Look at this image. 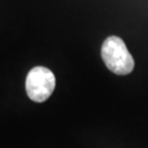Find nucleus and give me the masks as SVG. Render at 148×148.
Segmentation results:
<instances>
[{
	"label": "nucleus",
	"instance_id": "nucleus-1",
	"mask_svg": "<svg viewBox=\"0 0 148 148\" xmlns=\"http://www.w3.org/2000/svg\"><path fill=\"white\" fill-rule=\"evenodd\" d=\"M101 57L106 66L116 75L131 74L135 66L134 58L124 41L119 36H109L102 44Z\"/></svg>",
	"mask_w": 148,
	"mask_h": 148
},
{
	"label": "nucleus",
	"instance_id": "nucleus-2",
	"mask_svg": "<svg viewBox=\"0 0 148 148\" xmlns=\"http://www.w3.org/2000/svg\"><path fill=\"white\" fill-rule=\"evenodd\" d=\"M56 85L54 74L46 67L32 68L27 76L25 89L29 98L34 102H44L52 95Z\"/></svg>",
	"mask_w": 148,
	"mask_h": 148
}]
</instances>
